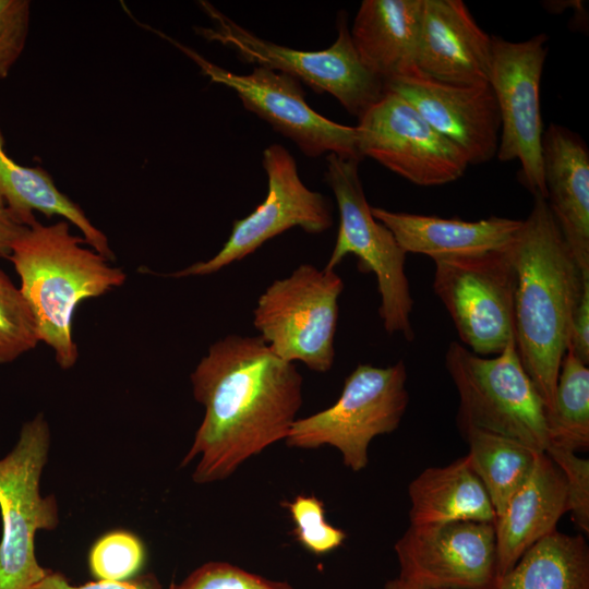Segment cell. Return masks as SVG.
<instances>
[{"instance_id": "obj_20", "label": "cell", "mask_w": 589, "mask_h": 589, "mask_svg": "<svg viewBox=\"0 0 589 589\" xmlns=\"http://www.w3.org/2000/svg\"><path fill=\"white\" fill-rule=\"evenodd\" d=\"M424 0H364L350 29L357 53L384 84L410 74L421 29Z\"/></svg>"}, {"instance_id": "obj_10", "label": "cell", "mask_w": 589, "mask_h": 589, "mask_svg": "<svg viewBox=\"0 0 589 589\" xmlns=\"http://www.w3.org/2000/svg\"><path fill=\"white\" fill-rule=\"evenodd\" d=\"M432 260L435 294L464 346L478 356L493 357L515 342L517 275L512 242L481 253Z\"/></svg>"}, {"instance_id": "obj_14", "label": "cell", "mask_w": 589, "mask_h": 589, "mask_svg": "<svg viewBox=\"0 0 589 589\" xmlns=\"http://www.w3.org/2000/svg\"><path fill=\"white\" fill-rule=\"evenodd\" d=\"M356 127L361 156L421 187L442 185L459 179L469 163L401 96L386 91L359 119Z\"/></svg>"}, {"instance_id": "obj_22", "label": "cell", "mask_w": 589, "mask_h": 589, "mask_svg": "<svg viewBox=\"0 0 589 589\" xmlns=\"http://www.w3.org/2000/svg\"><path fill=\"white\" fill-rule=\"evenodd\" d=\"M4 144L0 128V197L15 218L28 227L37 220L36 212L49 218L61 216L82 232L86 244L113 261L106 235L94 226L79 204L58 189L51 175L40 166L19 164L8 155Z\"/></svg>"}, {"instance_id": "obj_1", "label": "cell", "mask_w": 589, "mask_h": 589, "mask_svg": "<svg viewBox=\"0 0 589 589\" xmlns=\"http://www.w3.org/2000/svg\"><path fill=\"white\" fill-rule=\"evenodd\" d=\"M203 420L181 461L197 458L192 480H226L248 459L285 441L301 408L303 378L260 336L228 335L208 348L190 375Z\"/></svg>"}, {"instance_id": "obj_3", "label": "cell", "mask_w": 589, "mask_h": 589, "mask_svg": "<svg viewBox=\"0 0 589 589\" xmlns=\"http://www.w3.org/2000/svg\"><path fill=\"white\" fill-rule=\"evenodd\" d=\"M85 240L72 235L70 224L44 225L36 220L12 245L8 257L20 278V290L36 318L39 340L55 353L57 364L75 365L79 350L72 336V321L85 299L105 294L121 286L125 273Z\"/></svg>"}, {"instance_id": "obj_13", "label": "cell", "mask_w": 589, "mask_h": 589, "mask_svg": "<svg viewBox=\"0 0 589 589\" xmlns=\"http://www.w3.org/2000/svg\"><path fill=\"white\" fill-rule=\"evenodd\" d=\"M262 165L267 176L264 201L248 216L232 223L229 238L216 255L169 276L211 275L243 260L290 228L299 227L308 233L318 235L333 226L329 201L302 182L288 149L280 144L269 145L263 152Z\"/></svg>"}, {"instance_id": "obj_2", "label": "cell", "mask_w": 589, "mask_h": 589, "mask_svg": "<svg viewBox=\"0 0 589 589\" xmlns=\"http://www.w3.org/2000/svg\"><path fill=\"white\" fill-rule=\"evenodd\" d=\"M512 248L516 266L515 342L524 369L552 410L562 359L567 350L574 311L584 276L545 199L532 208Z\"/></svg>"}, {"instance_id": "obj_19", "label": "cell", "mask_w": 589, "mask_h": 589, "mask_svg": "<svg viewBox=\"0 0 589 589\" xmlns=\"http://www.w3.org/2000/svg\"><path fill=\"white\" fill-rule=\"evenodd\" d=\"M566 512L564 474L540 453L529 478L494 520L498 585L530 546L556 530Z\"/></svg>"}, {"instance_id": "obj_16", "label": "cell", "mask_w": 589, "mask_h": 589, "mask_svg": "<svg viewBox=\"0 0 589 589\" xmlns=\"http://www.w3.org/2000/svg\"><path fill=\"white\" fill-rule=\"evenodd\" d=\"M384 88L407 100L465 154L469 165L484 164L496 155L501 118L490 84L450 85L414 71L386 82Z\"/></svg>"}, {"instance_id": "obj_28", "label": "cell", "mask_w": 589, "mask_h": 589, "mask_svg": "<svg viewBox=\"0 0 589 589\" xmlns=\"http://www.w3.org/2000/svg\"><path fill=\"white\" fill-rule=\"evenodd\" d=\"M146 551L142 540L127 530L101 536L88 553V567L96 580L127 581L144 566Z\"/></svg>"}, {"instance_id": "obj_15", "label": "cell", "mask_w": 589, "mask_h": 589, "mask_svg": "<svg viewBox=\"0 0 589 589\" xmlns=\"http://www.w3.org/2000/svg\"><path fill=\"white\" fill-rule=\"evenodd\" d=\"M400 580L429 589H497L494 522L410 525L394 545Z\"/></svg>"}, {"instance_id": "obj_18", "label": "cell", "mask_w": 589, "mask_h": 589, "mask_svg": "<svg viewBox=\"0 0 589 589\" xmlns=\"http://www.w3.org/2000/svg\"><path fill=\"white\" fill-rule=\"evenodd\" d=\"M546 202L578 264L589 276V151L574 132L551 124L542 136Z\"/></svg>"}, {"instance_id": "obj_9", "label": "cell", "mask_w": 589, "mask_h": 589, "mask_svg": "<svg viewBox=\"0 0 589 589\" xmlns=\"http://www.w3.org/2000/svg\"><path fill=\"white\" fill-rule=\"evenodd\" d=\"M344 281L335 269L311 264L274 280L260 296L253 325L268 348L284 361L304 363L318 373L334 363L338 299Z\"/></svg>"}, {"instance_id": "obj_4", "label": "cell", "mask_w": 589, "mask_h": 589, "mask_svg": "<svg viewBox=\"0 0 589 589\" xmlns=\"http://www.w3.org/2000/svg\"><path fill=\"white\" fill-rule=\"evenodd\" d=\"M445 366L459 395L460 431L479 429L546 452V408L515 342L496 356L482 357L453 341L445 353Z\"/></svg>"}, {"instance_id": "obj_32", "label": "cell", "mask_w": 589, "mask_h": 589, "mask_svg": "<svg viewBox=\"0 0 589 589\" xmlns=\"http://www.w3.org/2000/svg\"><path fill=\"white\" fill-rule=\"evenodd\" d=\"M31 2L0 0V80L20 59L29 33Z\"/></svg>"}, {"instance_id": "obj_5", "label": "cell", "mask_w": 589, "mask_h": 589, "mask_svg": "<svg viewBox=\"0 0 589 589\" xmlns=\"http://www.w3.org/2000/svg\"><path fill=\"white\" fill-rule=\"evenodd\" d=\"M199 4L213 22L211 27H195L200 36L230 48L243 62L286 73L316 93L330 94L358 119L385 92L384 82L360 60L344 11L337 15V37L333 45L306 51L256 36L208 1Z\"/></svg>"}, {"instance_id": "obj_34", "label": "cell", "mask_w": 589, "mask_h": 589, "mask_svg": "<svg viewBox=\"0 0 589 589\" xmlns=\"http://www.w3.org/2000/svg\"><path fill=\"white\" fill-rule=\"evenodd\" d=\"M33 589H154L146 580L127 581H89L82 586H73L58 572L47 570L45 577Z\"/></svg>"}, {"instance_id": "obj_26", "label": "cell", "mask_w": 589, "mask_h": 589, "mask_svg": "<svg viewBox=\"0 0 589 589\" xmlns=\"http://www.w3.org/2000/svg\"><path fill=\"white\" fill-rule=\"evenodd\" d=\"M549 447L569 452L589 447V369L567 349L560 368L554 404L546 414Z\"/></svg>"}, {"instance_id": "obj_21", "label": "cell", "mask_w": 589, "mask_h": 589, "mask_svg": "<svg viewBox=\"0 0 589 589\" xmlns=\"http://www.w3.org/2000/svg\"><path fill=\"white\" fill-rule=\"evenodd\" d=\"M371 212L392 231L406 254L420 253L431 259L501 249L512 242L522 223L497 216L466 221L382 207H371Z\"/></svg>"}, {"instance_id": "obj_7", "label": "cell", "mask_w": 589, "mask_h": 589, "mask_svg": "<svg viewBox=\"0 0 589 589\" xmlns=\"http://www.w3.org/2000/svg\"><path fill=\"white\" fill-rule=\"evenodd\" d=\"M402 360L378 368L359 364L345 380L339 398L330 407L297 419L285 440L289 447L336 448L354 472L369 464L371 441L394 432L409 402Z\"/></svg>"}, {"instance_id": "obj_31", "label": "cell", "mask_w": 589, "mask_h": 589, "mask_svg": "<svg viewBox=\"0 0 589 589\" xmlns=\"http://www.w3.org/2000/svg\"><path fill=\"white\" fill-rule=\"evenodd\" d=\"M565 478L567 512L584 532L589 531V460L574 452L550 447L545 452Z\"/></svg>"}, {"instance_id": "obj_24", "label": "cell", "mask_w": 589, "mask_h": 589, "mask_svg": "<svg viewBox=\"0 0 589 589\" xmlns=\"http://www.w3.org/2000/svg\"><path fill=\"white\" fill-rule=\"evenodd\" d=\"M497 589H589L587 542L553 531L520 556Z\"/></svg>"}, {"instance_id": "obj_6", "label": "cell", "mask_w": 589, "mask_h": 589, "mask_svg": "<svg viewBox=\"0 0 589 589\" xmlns=\"http://www.w3.org/2000/svg\"><path fill=\"white\" fill-rule=\"evenodd\" d=\"M50 440L49 424L38 413L22 425L14 447L0 458V589H33L47 574L36 558L35 537L59 524L57 500L40 493Z\"/></svg>"}, {"instance_id": "obj_27", "label": "cell", "mask_w": 589, "mask_h": 589, "mask_svg": "<svg viewBox=\"0 0 589 589\" xmlns=\"http://www.w3.org/2000/svg\"><path fill=\"white\" fill-rule=\"evenodd\" d=\"M39 341L31 306L20 288L0 269V364L16 360Z\"/></svg>"}, {"instance_id": "obj_33", "label": "cell", "mask_w": 589, "mask_h": 589, "mask_svg": "<svg viewBox=\"0 0 589 589\" xmlns=\"http://www.w3.org/2000/svg\"><path fill=\"white\" fill-rule=\"evenodd\" d=\"M567 349L581 362L589 364V279L584 283L573 314Z\"/></svg>"}, {"instance_id": "obj_12", "label": "cell", "mask_w": 589, "mask_h": 589, "mask_svg": "<svg viewBox=\"0 0 589 589\" xmlns=\"http://www.w3.org/2000/svg\"><path fill=\"white\" fill-rule=\"evenodd\" d=\"M213 83L236 92L243 107L266 121L276 132L291 140L309 157L324 153L361 161L356 127L336 123L312 109L301 82L286 73L254 67L249 74L230 72L163 33Z\"/></svg>"}, {"instance_id": "obj_11", "label": "cell", "mask_w": 589, "mask_h": 589, "mask_svg": "<svg viewBox=\"0 0 589 589\" xmlns=\"http://www.w3.org/2000/svg\"><path fill=\"white\" fill-rule=\"evenodd\" d=\"M546 43L544 34L522 41L492 36L489 79L501 118L495 156L503 163L518 160L520 182L532 196L540 195L545 200L540 85Z\"/></svg>"}, {"instance_id": "obj_36", "label": "cell", "mask_w": 589, "mask_h": 589, "mask_svg": "<svg viewBox=\"0 0 589 589\" xmlns=\"http://www.w3.org/2000/svg\"><path fill=\"white\" fill-rule=\"evenodd\" d=\"M383 589H429V588L416 587L396 577L386 581L383 586Z\"/></svg>"}, {"instance_id": "obj_35", "label": "cell", "mask_w": 589, "mask_h": 589, "mask_svg": "<svg viewBox=\"0 0 589 589\" xmlns=\"http://www.w3.org/2000/svg\"><path fill=\"white\" fill-rule=\"evenodd\" d=\"M26 227L15 218L0 197V259L10 256L13 243Z\"/></svg>"}, {"instance_id": "obj_17", "label": "cell", "mask_w": 589, "mask_h": 589, "mask_svg": "<svg viewBox=\"0 0 589 589\" xmlns=\"http://www.w3.org/2000/svg\"><path fill=\"white\" fill-rule=\"evenodd\" d=\"M492 37L460 0H424L416 69L437 82L489 84Z\"/></svg>"}, {"instance_id": "obj_25", "label": "cell", "mask_w": 589, "mask_h": 589, "mask_svg": "<svg viewBox=\"0 0 589 589\" xmlns=\"http://www.w3.org/2000/svg\"><path fill=\"white\" fill-rule=\"evenodd\" d=\"M461 433L469 445L470 465L484 485L496 517L529 478L540 453L516 440L479 429Z\"/></svg>"}, {"instance_id": "obj_8", "label": "cell", "mask_w": 589, "mask_h": 589, "mask_svg": "<svg viewBox=\"0 0 589 589\" xmlns=\"http://www.w3.org/2000/svg\"><path fill=\"white\" fill-rule=\"evenodd\" d=\"M359 163L335 154L326 156L325 182L332 189L339 211L336 243L325 269H335L347 254L358 257L360 271L376 276L381 296L378 314L388 334L413 339V299L405 273L406 253L392 231L371 212L359 176Z\"/></svg>"}, {"instance_id": "obj_30", "label": "cell", "mask_w": 589, "mask_h": 589, "mask_svg": "<svg viewBox=\"0 0 589 589\" xmlns=\"http://www.w3.org/2000/svg\"><path fill=\"white\" fill-rule=\"evenodd\" d=\"M169 589H293L287 581L273 580L227 562H208Z\"/></svg>"}, {"instance_id": "obj_23", "label": "cell", "mask_w": 589, "mask_h": 589, "mask_svg": "<svg viewBox=\"0 0 589 589\" xmlns=\"http://www.w3.org/2000/svg\"><path fill=\"white\" fill-rule=\"evenodd\" d=\"M408 495L410 525L495 520L489 494L467 455L447 466L424 469L410 482Z\"/></svg>"}, {"instance_id": "obj_29", "label": "cell", "mask_w": 589, "mask_h": 589, "mask_svg": "<svg viewBox=\"0 0 589 589\" xmlns=\"http://www.w3.org/2000/svg\"><path fill=\"white\" fill-rule=\"evenodd\" d=\"M285 506L294 526V539L310 553L325 555L345 542L346 532L326 520L324 503L315 495H297Z\"/></svg>"}]
</instances>
